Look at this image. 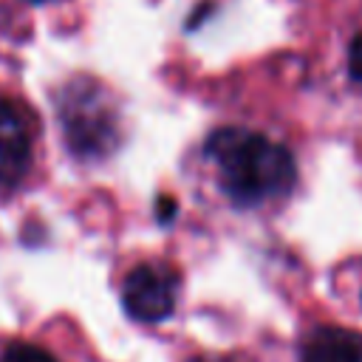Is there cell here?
<instances>
[{
	"instance_id": "1",
	"label": "cell",
	"mask_w": 362,
	"mask_h": 362,
	"mask_svg": "<svg viewBox=\"0 0 362 362\" xmlns=\"http://www.w3.org/2000/svg\"><path fill=\"white\" fill-rule=\"evenodd\" d=\"M204 153L218 173L221 189L240 206L280 198L294 184L291 153L263 133L221 127L206 139Z\"/></svg>"
},
{
	"instance_id": "2",
	"label": "cell",
	"mask_w": 362,
	"mask_h": 362,
	"mask_svg": "<svg viewBox=\"0 0 362 362\" xmlns=\"http://www.w3.org/2000/svg\"><path fill=\"white\" fill-rule=\"evenodd\" d=\"M57 110L65 141L76 156L102 158L119 144V116L102 85L74 79L62 88Z\"/></svg>"
},
{
	"instance_id": "3",
	"label": "cell",
	"mask_w": 362,
	"mask_h": 362,
	"mask_svg": "<svg viewBox=\"0 0 362 362\" xmlns=\"http://www.w3.org/2000/svg\"><path fill=\"white\" fill-rule=\"evenodd\" d=\"M124 308L133 320L158 322L175 308V274L161 266H136L122 286Z\"/></svg>"
},
{
	"instance_id": "4",
	"label": "cell",
	"mask_w": 362,
	"mask_h": 362,
	"mask_svg": "<svg viewBox=\"0 0 362 362\" xmlns=\"http://www.w3.org/2000/svg\"><path fill=\"white\" fill-rule=\"evenodd\" d=\"M28 133L17 110L0 99V192L11 189L28 167Z\"/></svg>"
},
{
	"instance_id": "5",
	"label": "cell",
	"mask_w": 362,
	"mask_h": 362,
	"mask_svg": "<svg viewBox=\"0 0 362 362\" xmlns=\"http://www.w3.org/2000/svg\"><path fill=\"white\" fill-rule=\"evenodd\" d=\"M300 362H362V337L345 328H317L305 339Z\"/></svg>"
},
{
	"instance_id": "6",
	"label": "cell",
	"mask_w": 362,
	"mask_h": 362,
	"mask_svg": "<svg viewBox=\"0 0 362 362\" xmlns=\"http://www.w3.org/2000/svg\"><path fill=\"white\" fill-rule=\"evenodd\" d=\"M3 362H57L48 351L37 348V345H28V342H17L11 345L6 354H3Z\"/></svg>"
},
{
	"instance_id": "7",
	"label": "cell",
	"mask_w": 362,
	"mask_h": 362,
	"mask_svg": "<svg viewBox=\"0 0 362 362\" xmlns=\"http://www.w3.org/2000/svg\"><path fill=\"white\" fill-rule=\"evenodd\" d=\"M348 68H351V76L362 85V34L351 42V51H348Z\"/></svg>"
},
{
	"instance_id": "8",
	"label": "cell",
	"mask_w": 362,
	"mask_h": 362,
	"mask_svg": "<svg viewBox=\"0 0 362 362\" xmlns=\"http://www.w3.org/2000/svg\"><path fill=\"white\" fill-rule=\"evenodd\" d=\"M28 3H42V0H28Z\"/></svg>"
},
{
	"instance_id": "9",
	"label": "cell",
	"mask_w": 362,
	"mask_h": 362,
	"mask_svg": "<svg viewBox=\"0 0 362 362\" xmlns=\"http://www.w3.org/2000/svg\"><path fill=\"white\" fill-rule=\"evenodd\" d=\"M195 362H198V359H195Z\"/></svg>"
}]
</instances>
